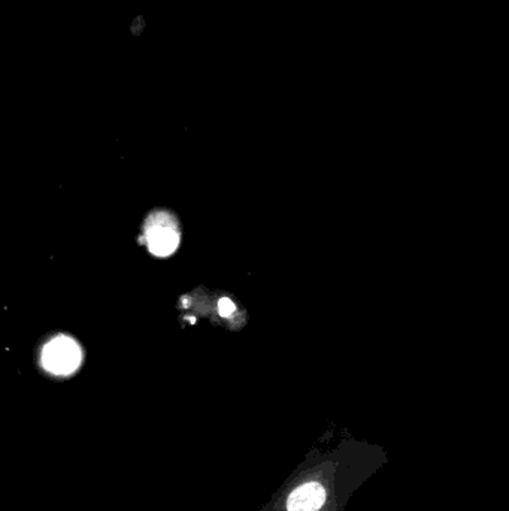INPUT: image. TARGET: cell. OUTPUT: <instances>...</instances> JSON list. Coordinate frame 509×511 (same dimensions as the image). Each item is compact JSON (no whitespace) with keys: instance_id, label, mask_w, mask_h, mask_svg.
Here are the masks:
<instances>
[{"instance_id":"cell-1","label":"cell","mask_w":509,"mask_h":511,"mask_svg":"<svg viewBox=\"0 0 509 511\" xmlns=\"http://www.w3.org/2000/svg\"><path fill=\"white\" fill-rule=\"evenodd\" d=\"M145 244L155 256H169L177 250L180 244V229L175 218L165 213H153L144 226Z\"/></svg>"},{"instance_id":"cell-2","label":"cell","mask_w":509,"mask_h":511,"mask_svg":"<svg viewBox=\"0 0 509 511\" xmlns=\"http://www.w3.org/2000/svg\"><path fill=\"white\" fill-rule=\"evenodd\" d=\"M83 360L79 345L69 337H57L42 351L43 368L54 375H69L78 370Z\"/></svg>"},{"instance_id":"cell-3","label":"cell","mask_w":509,"mask_h":511,"mask_svg":"<svg viewBox=\"0 0 509 511\" xmlns=\"http://www.w3.org/2000/svg\"><path fill=\"white\" fill-rule=\"evenodd\" d=\"M326 501V490L315 482L294 489L287 501L289 511H318Z\"/></svg>"}]
</instances>
